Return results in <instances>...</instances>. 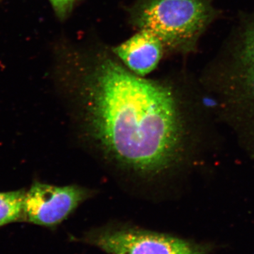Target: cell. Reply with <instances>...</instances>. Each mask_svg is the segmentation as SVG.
<instances>
[{"label": "cell", "instance_id": "obj_1", "mask_svg": "<svg viewBox=\"0 0 254 254\" xmlns=\"http://www.w3.org/2000/svg\"><path fill=\"white\" fill-rule=\"evenodd\" d=\"M70 102L82 143L114 173L153 187L183 165L188 120L170 85L106 59L82 75Z\"/></svg>", "mask_w": 254, "mask_h": 254}, {"label": "cell", "instance_id": "obj_2", "mask_svg": "<svg viewBox=\"0 0 254 254\" xmlns=\"http://www.w3.org/2000/svg\"><path fill=\"white\" fill-rule=\"evenodd\" d=\"M215 14L209 0H143L135 23L139 31L158 38L165 50L187 52L193 49Z\"/></svg>", "mask_w": 254, "mask_h": 254}, {"label": "cell", "instance_id": "obj_3", "mask_svg": "<svg viewBox=\"0 0 254 254\" xmlns=\"http://www.w3.org/2000/svg\"><path fill=\"white\" fill-rule=\"evenodd\" d=\"M85 240L108 254H205L203 247L188 241L136 227H105Z\"/></svg>", "mask_w": 254, "mask_h": 254}, {"label": "cell", "instance_id": "obj_4", "mask_svg": "<svg viewBox=\"0 0 254 254\" xmlns=\"http://www.w3.org/2000/svg\"><path fill=\"white\" fill-rule=\"evenodd\" d=\"M93 195V190L77 185L55 186L35 182L26 191L23 220L40 226H57Z\"/></svg>", "mask_w": 254, "mask_h": 254}, {"label": "cell", "instance_id": "obj_5", "mask_svg": "<svg viewBox=\"0 0 254 254\" xmlns=\"http://www.w3.org/2000/svg\"><path fill=\"white\" fill-rule=\"evenodd\" d=\"M232 67L226 98L232 108L254 124V21L242 35Z\"/></svg>", "mask_w": 254, "mask_h": 254}, {"label": "cell", "instance_id": "obj_6", "mask_svg": "<svg viewBox=\"0 0 254 254\" xmlns=\"http://www.w3.org/2000/svg\"><path fill=\"white\" fill-rule=\"evenodd\" d=\"M164 51L160 40L145 31H138L114 50L131 72L143 77L157 67Z\"/></svg>", "mask_w": 254, "mask_h": 254}, {"label": "cell", "instance_id": "obj_7", "mask_svg": "<svg viewBox=\"0 0 254 254\" xmlns=\"http://www.w3.org/2000/svg\"><path fill=\"white\" fill-rule=\"evenodd\" d=\"M26 190L0 192V227L24 219Z\"/></svg>", "mask_w": 254, "mask_h": 254}, {"label": "cell", "instance_id": "obj_8", "mask_svg": "<svg viewBox=\"0 0 254 254\" xmlns=\"http://www.w3.org/2000/svg\"><path fill=\"white\" fill-rule=\"evenodd\" d=\"M55 11L58 15L63 16L67 14L72 7L76 0H50Z\"/></svg>", "mask_w": 254, "mask_h": 254}]
</instances>
